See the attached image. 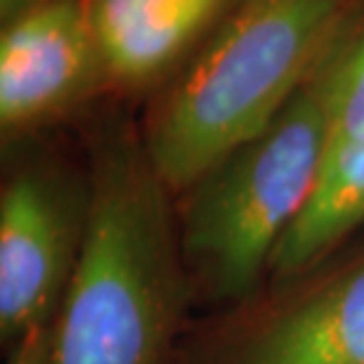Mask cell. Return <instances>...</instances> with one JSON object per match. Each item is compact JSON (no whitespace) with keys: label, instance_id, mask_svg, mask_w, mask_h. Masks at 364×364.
<instances>
[{"label":"cell","instance_id":"ba28073f","mask_svg":"<svg viewBox=\"0 0 364 364\" xmlns=\"http://www.w3.org/2000/svg\"><path fill=\"white\" fill-rule=\"evenodd\" d=\"M360 228H364V144L322 168L308 203L272 253V279L279 284L303 279Z\"/></svg>","mask_w":364,"mask_h":364},{"label":"cell","instance_id":"30bf717a","mask_svg":"<svg viewBox=\"0 0 364 364\" xmlns=\"http://www.w3.org/2000/svg\"><path fill=\"white\" fill-rule=\"evenodd\" d=\"M7 364H55V324L41 326L14 343Z\"/></svg>","mask_w":364,"mask_h":364},{"label":"cell","instance_id":"8992f818","mask_svg":"<svg viewBox=\"0 0 364 364\" xmlns=\"http://www.w3.org/2000/svg\"><path fill=\"white\" fill-rule=\"evenodd\" d=\"M208 364H364V256L249 319Z\"/></svg>","mask_w":364,"mask_h":364},{"label":"cell","instance_id":"6da1fadb","mask_svg":"<svg viewBox=\"0 0 364 364\" xmlns=\"http://www.w3.org/2000/svg\"><path fill=\"white\" fill-rule=\"evenodd\" d=\"M83 253L55 322V364H171L189 277L144 142L95 156Z\"/></svg>","mask_w":364,"mask_h":364},{"label":"cell","instance_id":"3957f363","mask_svg":"<svg viewBox=\"0 0 364 364\" xmlns=\"http://www.w3.org/2000/svg\"><path fill=\"white\" fill-rule=\"evenodd\" d=\"M336 41L270 126L192 187L180 232L182 263L187 277L215 301L253 296L270 272L279 239L322 176Z\"/></svg>","mask_w":364,"mask_h":364},{"label":"cell","instance_id":"9c48e42d","mask_svg":"<svg viewBox=\"0 0 364 364\" xmlns=\"http://www.w3.org/2000/svg\"><path fill=\"white\" fill-rule=\"evenodd\" d=\"M364 144V21L341 31L331 57L324 166Z\"/></svg>","mask_w":364,"mask_h":364},{"label":"cell","instance_id":"5b68a950","mask_svg":"<svg viewBox=\"0 0 364 364\" xmlns=\"http://www.w3.org/2000/svg\"><path fill=\"white\" fill-rule=\"evenodd\" d=\"M107 85L85 0H46L0 33V126L26 133Z\"/></svg>","mask_w":364,"mask_h":364},{"label":"cell","instance_id":"7a4b0ae2","mask_svg":"<svg viewBox=\"0 0 364 364\" xmlns=\"http://www.w3.org/2000/svg\"><path fill=\"white\" fill-rule=\"evenodd\" d=\"M348 0H239L154 109L144 149L171 192L272 123L348 24Z\"/></svg>","mask_w":364,"mask_h":364},{"label":"cell","instance_id":"277c9868","mask_svg":"<svg viewBox=\"0 0 364 364\" xmlns=\"http://www.w3.org/2000/svg\"><path fill=\"white\" fill-rule=\"evenodd\" d=\"M90 189L24 166L0 194V336L19 343L55 324L83 253Z\"/></svg>","mask_w":364,"mask_h":364},{"label":"cell","instance_id":"52a82bcc","mask_svg":"<svg viewBox=\"0 0 364 364\" xmlns=\"http://www.w3.org/2000/svg\"><path fill=\"white\" fill-rule=\"evenodd\" d=\"M239 0H85L107 85L142 90L176 76Z\"/></svg>","mask_w":364,"mask_h":364},{"label":"cell","instance_id":"8fae6325","mask_svg":"<svg viewBox=\"0 0 364 364\" xmlns=\"http://www.w3.org/2000/svg\"><path fill=\"white\" fill-rule=\"evenodd\" d=\"M41 3H46V0H0V19H3V26L19 19L21 14L31 12Z\"/></svg>","mask_w":364,"mask_h":364}]
</instances>
